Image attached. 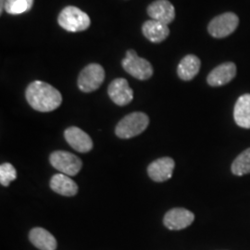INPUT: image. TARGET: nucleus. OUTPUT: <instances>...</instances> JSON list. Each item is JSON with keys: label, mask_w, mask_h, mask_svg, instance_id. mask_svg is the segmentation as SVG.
<instances>
[{"label": "nucleus", "mask_w": 250, "mask_h": 250, "mask_svg": "<svg viewBox=\"0 0 250 250\" xmlns=\"http://www.w3.org/2000/svg\"><path fill=\"white\" fill-rule=\"evenodd\" d=\"M29 239L38 250H56L58 247V243L53 234L41 227L32 229L29 233Z\"/></svg>", "instance_id": "obj_16"}, {"label": "nucleus", "mask_w": 250, "mask_h": 250, "mask_svg": "<svg viewBox=\"0 0 250 250\" xmlns=\"http://www.w3.org/2000/svg\"><path fill=\"white\" fill-rule=\"evenodd\" d=\"M5 5H6V0H0V13L2 14L4 9H5Z\"/></svg>", "instance_id": "obj_22"}, {"label": "nucleus", "mask_w": 250, "mask_h": 250, "mask_svg": "<svg viewBox=\"0 0 250 250\" xmlns=\"http://www.w3.org/2000/svg\"><path fill=\"white\" fill-rule=\"evenodd\" d=\"M34 5V0H6L5 10L11 15H19L29 11Z\"/></svg>", "instance_id": "obj_20"}, {"label": "nucleus", "mask_w": 250, "mask_h": 250, "mask_svg": "<svg viewBox=\"0 0 250 250\" xmlns=\"http://www.w3.org/2000/svg\"><path fill=\"white\" fill-rule=\"evenodd\" d=\"M232 172L236 176H243L250 173V147L242 152L233 161Z\"/></svg>", "instance_id": "obj_19"}, {"label": "nucleus", "mask_w": 250, "mask_h": 250, "mask_svg": "<svg viewBox=\"0 0 250 250\" xmlns=\"http://www.w3.org/2000/svg\"><path fill=\"white\" fill-rule=\"evenodd\" d=\"M175 168V162L169 157L158 159L147 167L148 176L154 182H165L171 178Z\"/></svg>", "instance_id": "obj_11"}, {"label": "nucleus", "mask_w": 250, "mask_h": 250, "mask_svg": "<svg viewBox=\"0 0 250 250\" xmlns=\"http://www.w3.org/2000/svg\"><path fill=\"white\" fill-rule=\"evenodd\" d=\"M50 188L59 195L73 197L78 193L77 184L64 173L55 174L50 180Z\"/></svg>", "instance_id": "obj_14"}, {"label": "nucleus", "mask_w": 250, "mask_h": 250, "mask_svg": "<svg viewBox=\"0 0 250 250\" xmlns=\"http://www.w3.org/2000/svg\"><path fill=\"white\" fill-rule=\"evenodd\" d=\"M105 79L103 67L97 63H92L83 69L78 77V87L82 92L91 93L99 89Z\"/></svg>", "instance_id": "obj_5"}, {"label": "nucleus", "mask_w": 250, "mask_h": 250, "mask_svg": "<svg viewBox=\"0 0 250 250\" xmlns=\"http://www.w3.org/2000/svg\"><path fill=\"white\" fill-rule=\"evenodd\" d=\"M236 75V66L232 62H225L217 66L208 75L207 82L210 86L217 87L229 83Z\"/></svg>", "instance_id": "obj_13"}, {"label": "nucleus", "mask_w": 250, "mask_h": 250, "mask_svg": "<svg viewBox=\"0 0 250 250\" xmlns=\"http://www.w3.org/2000/svg\"><path fill=\"white\" fill-rule=\"evenodd\" d=\"M122 65L125 72L138 80H147L153 75L151 63L146 59L140 58L133 49L126 52Z\"/></svg>", "instance_id": "obj_4"}, {"label": "nucleus", "mask_w": 250, "mask_h": 250, "mask_svg": "<svg viewBox=\"0 0 250 250\" xmlns=\"http://www.w3.org/2000/svg\"><path fill=\"white\" fill-rule=\"evenodd\" d=\"M29 105L40 112H50L60 107L62 102L61 92L42 81L31 83L25 91Z\"/></svg>", "instance_id": "obj_1"}, {"label": "nucleus", "mask_w": 250, "mask_h": 250, "mask_svg": "<svg viewBox=\"0 0 250 250\" xmlns=\"http://www.w3.org/2000/svg\"><path fill=\"white\" fill-rule=\"evenodd\" d=\"M17 178V171L10 163H3L0 166V183L3 187H8Z\"/></svg>", "instance_id": "obj_21"}, {"label": "nucleus", "mask_w": 250, "mask_h": 250, "mask_svg": "<svg viewBox=\"0 0 250 250\" xmlns=\"http://www.w3.org/2000/svg\"><path fill=\"white\" fill-rule=\"evenodd\" d=\"M142 31L145 37L152 43H161L170 35V29L167 24L154 20L146 21L143 24Z\"/></svg>", "instance_id": "obj_15"}, {"label": "nucleus", "mask_w": 250, "mask_h": 250, "mask_svg": "<svg viewBox=\"0 0 250 250\" xmlns=\"http://www.w3.org/2000/svg\"><path fill=\"white\" fill-rule=\"evenodd\" d=\"M64 137L72 148L80 153L89 152L93 148V141L88 134L76 126L69 127L64 132Z\"/></svg>", "instance_id": "obj_10"}, {"label": "nucleus", "mask_w": 250, "mask_h": 250, "mask_svg": "<svg viewBox=\"0 0 250 250\" xmlns=\"http://www.w3.org/2000/svg\"><path fill=\"white\" fill-rule=\"evenodd\" d=\"M239 24V18L232 12H225L209 22L208 31L215 38H224L232 35Z\"/></svg>", "instance_id": "obj_7"}, {"label": "nucleus", "mask_w": 250, "mask_h": 250, "mask_svg": "<svg viewBox=\"0 0 250 250\" xmlns=\"http://www.w3.org/2000/svg\"><path fill=\"white\" fill-rule=\"evenodd\" d=\"M201 66V62L195 55L186 56L180 63L177 68V73L180 79L183 81H190L196 77Z\"/></svg>", "instance_id": "obj_18"}, {"label": "nucleus", "mask_w": 250, "mask_h": 250, "mask_svg": "<svg viewBox=\"0 0 250 250\" xmlns=\"http://www.w3.org/2000/svg\"><path fill=\"white\" fill-rule=\"evenodd\" d=\"M49 161L56 170L68 176L76 175L83 166L80 159L71 152L58 150L50 155Z\"/></svg>", "instance_id": "obj_6"}, {"label": "nucleus", "mask_w": 250, "mask_h": 250, "mask_svg": "<svg viewBox=\"0 0 250 250\" xmlns=\"http://www.w3.org/2000/svg\"><path fill=\"white\" fill-rule=\"evenodd\" d=\"M149 125V118L144 112H133L123 118L115 128V134L122 139L133 138L142 134Z\"/></svg>", "instance_id": "obj_2"}, {"label": "nucleus", "mask_w": 250, "mask_h": 250, "mask_svg": "<svg viewBox=\"0 0 250 250\" xmlns=\"http://www.w3.org/2000/svg\"><path fill=\"white\" fill-rule=\"evenodd\" d=\"M110 99L118 106H126L134 99V92L124 78L112 81L107 88Z\"/></svg>", "instance_id": "obj_9"}, {"label": "nucleus", "mask_w": 250, "mask_h": 250, "mask_svg": "<svg viewBox=\"0 0 250 250\" xmlns=\"http://www.w3.org/2000/svg\"><path fill=\"white\" fill-rule=\"evenodd\" d=\"M195 215L190 210L183 208H175L170 209L163 219L164 225L173 231L183 230L193 224Z\"/></svg>", "instance_id": "obj_8"}, {"label": "nucleus", "mask_w": 250, "mask_h": 250, "mask_svg": "<svg viewBox=\"0 0 250 250\" xmlns=\"http://www.w3.org/2000/svg\"><path fill=\"white\" fill-rule=\"evenodd\" d=\"M58 22L64 30L76 33L88 29L91 21L85 12L74 6H68L60 13Z\"/></svg>", "instance_id": "obj_3"}, {"label": "nucleus", "mask_w": 250, "mask_h": 250, "mask_svg": "<svg viewBox=\"0 0 250 250\" xmlns=\"http://www.w3.org/2000/svg\"><path fill=\"white\" fill-rule=\"evenodd\" d=\"M148 16L164 24H170L175 19V9L168 0H156L147 7Z\"/></svg>", "instance_id": "obj_12"}, {"label": "nucleus", "mask_w": 250, "mask_h": 250, "mask_svg": "<svg viewBox=\"0 0 250 250\" xmlns=\"http://www.w3.org/2000/svg\"><path fill=\"white\" fill-rule=\"evenodd\" d=\"M233 118L239 127L250 129V94H245L237 99L233 108Z\"/></svg>", "instance_id": "obj_17"}]
</instances>
